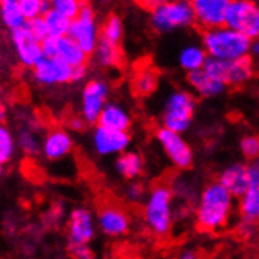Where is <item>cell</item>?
Listing matches in <instances>:
<instances>
[{"label":"cell","instance_id":"cell-1","mask_svg":"<svg viewBox=\"0 0 259 259\" xmlns=\"http://www.w3.org/2000/svg\"><path fill=\"white\" fill-rule=\"evenodd\" d=\"M234 196L219 181L207 184L198 198L196 225L200 230L214 233L226 226L233 214Z\"/></svg>","mask_w":259,"mask_h":259},{"label":"cell","instance_id":"cell-2","mask_svg":"<svg viewBox=\"0 0 259 259\" xmlns=\"http://www.w3.org/2000/svg\"><path fill=\"white\" fill-rule=\"evenodd\" d=\"M201 41L207 57L219 62H234L243 57H250L253 42L226 25L214 30H204Z\"/></svg>","mask_w":259,"mask_h":259},{"label":"cell","instance_id":"cell-3","mask_svg":"<svg viewBox=\"0 0 259 259\" xmlns=\"http://www.w3.org/2000/svg\"><path fill=\"white\" fill-rule=\"evenodd\" d=\"M143 219L151 233L166 236L173 225V190L157 184L148 193L143 204Z\"/></svg>","mask_w":259,"mask_h":259},{"label":"cell","instance_id":"cell-4","mask_svg":"<svg viewBox=\"0 0 259 259\" xmlns=\"http://www.w3.org/2000/svg\"><path fill=\"white\" fill-rule=\"evenodd\" d=\"M149 22L160 33L187 28L195 24L192 2H159L151 8Z\"/></svg>","mask_w":259,"mask_h":259},{"label":"cell","instance_id":"cell-5","mask_svg":"<svg viewBox=\"0 0 259 259\" xmlns=\"http://www.w3.org/2000/svg\"><path fill=\"white\" fill-rule=\"evenodd\" d=\"M196 109V99L186 90H176L168 95L163 105V127L176 134H184L190 124Z\"/></svg>","mask_w":259,"mask_h":259},{"label":"cell","instance_id":"cell-6","mask_svg":"<svg viewBox=\"0 0 259 259\" xmlns=\"http://www.w3.org/2000/svg\"><path fill=\"white\" fill-rule=\"evenodd\" d=\"M68 36L77 42L79 48L87 54H95L96 48L101 41V28L96 19V11L95 8L83 4L79 16L74 21H71V28Z\"/></svg>","mask_w":259,"mask_h":259},{"label":"cell","instance_id":"cell-7","mask_svg":"<svg viewBox=\"0 0 259 259\" xmlns=\"http://www.w3.org/2000/svg\"><path fill=\"white\" fill-rule=\"evenodd\" d=\"M225 25L251 41H259V5L250 0L230 2Z\"/></svg>","mask_w":259,"mask_h":259},{"label":"cell","instance_id":"cell-8","mask_svg":"<svg viewBox=\"0 0 259 259\" xmlns=\"http://www.w3.org/2000/svg\"><path fill=\"white\" fill-rule=\"evenodd\" d=\"M109 85L101 79H91L83 85L80 95V118L87 124H98L102 110L109 104Z\"/></svg>","mask_w":259,"mask_h":259},{"label":"cell","instance_id":"cell-9","mask_svg":"<svg viewBox=\"0 0 259 259\" xmlns=\"http://www.w3.org/2000/svg\"><path fill=\"white\" fill-rule=\"evenodd\" d=\"M156 140L176 168L186 170L193 163V151L181 134H176L162 126L156 131Z\"/></svg>","mask_w":259,"mask_h":259},{"label":"cell","instance_id":"cell-10","mask_svg":"<svg viewBox=\"0 0 259 259\" xmlns=\"http://www.w3.org/2000/svg\"><path fill=\"white\" fill-rule=\"evenodd\" d=\"M10 41H11L13 51L18 58V62L25 68L33 69L41 62V58L44 57L42 41L38 39L32 32H30L27 25L21 30H16V32H11Z\"/></svg>","mask_w":259,"mask_h":259},{"label":"cell","instance_id":"cell-11","mask_svg":"<svg viewBox=\"0 0 259 259\" xmlns=\"http://www.w3.org/2000/svg\"><path fill=\"white\" fill-rule=\"evenodd\" d=\"M72 71L74 68L62 60L42 57L41 62L32 69V79L41 87H60L72 83Z\"/></svg>","mask_w":259,"mask_h":259},{"label":"cell","instance_id":"cell-12","mask_svg":"<svg viewBox=\"0 0 259 259\" xmlns=\"http://www.w3.org/2000/svg\"><path fill=\"white\" fill-rule=\"evenodd\" d=\"M96 220L87 207H75L68 217V245H88L96 234Z\"/></svg>","mask_w":259,"mask_h":259},{"label":"cell","instance_id":"cell-13","mask_svg":"<svg viewBox=\"0 0 259 259\" xmlns=\"http://www.w3.org/2000/svg\"><path fill=\"white\" fill-rule=\"evenodd\" d=\"M42 52L44 57L58 58L69 65L71 68L87 66L88 55L79 48L77 42L72 41L69 36L62 38H46L42 41Z\"/></svg>","mask_w":259,"mask_h":259},{"label":"cell","instance_id":"cell-14","mask_svg":"<svg viewBox=\"0 0 259 259\" xmlns=\"http://www.w3.org/2000/svg\"><path fill=\"white\" fill-rule=\"evenodd\" d=\"M204 68L219 74L226 85H242L251 79L253 60L251 57H243L234 62H219L214 58H207Z\"/></svg>","mask_w":259,"mask_h":259},{"label":"cell","instance_id":"cell-15","mask_svg":"<svg viewBox=\"0 0 259 259\" xmlns=\"http://www.w3.org/2000/svg\"><path fill=\"white\" fill-rule=\"evenodd\" d=\"M230 0H193L192 8L195 22L206 30H214L226 24V13Z\"/></svg>","mask_w":259,"mask_h":259},{"label":"cell","instance_id":"cell-16","mask_svg":"<svg viewBox=\"0 0 259 259\" xmlns=\"http://www.w3.org/2000/svg\"><path fill=\"white\" fill-rule=\"evenodd\" d=\"M91 143H93L95 151L102 157L119 156L126 152L127 146L131 145V135L129 132H118L96 126L91 135Z\"/></svg>","mask_w":259,"mask_h":259},{"label":"cell","instance_id":"cell-17","mask_svg":"<svg viewBox=\"0 0 259 259\" xmlns=\"http://www.w3.org/2000/svg\"><path fill=\"white\" fill-rule=\"evenodd\" d=\"M74 149L72 135L63 127H54L46 132L41 142V154L49 162H57L68 157Z\"/></svg>","mask_w":259,"mask_h":259},{"label":"cell","instance_id":"cell-18","mask_svg":"<svg viewBox=\"0 0 259 259\" xmlns=\"http://www.w3.org/2000/svg\"><path fill=\"white\" fill-rule=\"evenodd\" d=\"M96 223L102 234H105L107 237H121L131 228V220L129 215L126 214V210L116 204L102 206L98 212Z\"/></svg>","mask_w":259,"mask_h":259},{"label":"cell","instance_id":"cell-19","mask_svg":"<svg viewBox=\"0 0 259 259\" xmlns=\"http://www.w3.org/2000/svg\"><path fill=\"white\" fill-rule=\"evenodd\" d=\"M220 184L236 198H242L251 189V179L248 165L245 163H233L220 173Z\"/></svg>","mask_w":259,"mask_h":259},{"label":"cell","instance_id":"cell-20","mask_svg":"<svg viewBox=\"0 0 259 259\" xmlns=\"http://www.w3.org/2000/svg\"><path fill=\"white\" fill-rule=\"evenodd\" d=\"M187 82L192 87L195 93L203 98H215L220 96L226 90V82L220 77L219 74L212 72L206 68L192 72L187 75Z\"/></svg>","mask_w":259,"mask_h":259},{"label":"cell","instance_id":"cell-21","mask_svg":"<svg viewBox=\"0 0 259 259\" xmlns=\"http://www.w3.org/2000/svg\"><path fill=\"white\" fill-rule=\"evenodd\" d=\"M131 124H132V118L129 112L123 105L116 102H109L105 105V109L102 110L98 121V126L118 132H127Z\"/></svg>","mask_w":259,"mask_h":259},{"label":"cell","instance_id":"cell-22","mask_svg":"<svg viewBox=\"0 0 259 259\" xmlns=\"http://www.w3.org/2000/svg\"><path fill=\"white\" fill-rule=\"evenodd\" d=\"M0 22L10 33L27 25V19L19 7V0H0Z\"/></svg>","mask_w":259,"mask_h":259},{"label":"cell","instance_id":"cell-23","mask_svg":"<svg viewBox=\"0 0 259 259\" xmlns=\"http://www.w3.org/2000/svg\"><path fill=\"white\" fill-rule=\"evenodd\" d=\"M145 162L143 157L135 151H126L119 154L115 160V170L119 176L126 179H135L143 173Z\"/></svg>","mask_w":259,"mask_h":259},{"label":"cell","instance_id":"cell-24","mask_svg":"<svg viewBox=\"0 0 259 259\" xmlns=\"http://www.w3.org/2000/svg\"><path fill=\"white\" fill-rule=\"evenodd\" d=\"M207 58L209 57H207L206 51L203 49V46L189 44L179 52L178 62H179V66L182 69L187 71L189 74H192V72L203 69L206 62H207Z\"/></svg>","mask_w":259,"mask_h":259},{"label":"cell","instance_id":"cell-25","mask_svg":"<svg viewBox=\"0 0 259 259\" xmlns=\"http://www.w3.org/2000/svg\"><path fill=\"white\" fill-rule=\"evenodd\" d=\"M239 214L243 223L256 225L259 222V190L250 189L240 198Z\"/></svg>","mask_w":259,"mask_h":259},{"label":"cell","instance_id":"cell-26","mask_svg":"<svg viewBox=\"0 0 259 259\" xmlns=\"http://www.w3.org/2000/svg\"><path fill=\"white\" fill-rule=\"evenodd\" d=\"M18 140L13 131L7 126H0V166H5L18 154Z\"/></svg>","mask_w":259,"mask_h":259},{"label":"cell","instance_id":"cell-27","mask_svg":"<svg viewBox=\"0 0 259 259\" xmlns=\"http://www.w3.org/2000/svg\"><path fill=\"white\" fill-rule=\"evenodd\" d=\"M42 19H44L46 28H48V33L51 38L68 36L69 28H71V21L66 19L65 16H62L58 11H55L54 8H49L44 13Z\"/></svg>","mask_w":259,"mask_h":259},{"label":"cell","instance_id":"cell-28","mask_svg":"<svg viewBox=\"0 0 259 259\" xmlns=\"http://www.w3.org/2000/svg\"><path fill=\"white\" fill-rule=\"evenodd\" d=\"M16 140H18V149L25 156H36L38 152H41V142L39 140V135L36 134L35 129L32 127H21L18 135H16Z\"/></svg>","mask_w":259,"mask_h":259},{"label":"cell","instance_id":"cell-29","mask_svg":"<svg viewBox=\"0 0 259 259\" xmlns=\"http://www.w3.org/2000/svg\"><path fill=\"white\" fill-rule=\"evenodd\" d=\"M123 36H124L123 21H121V18L116 16V14H110L101 27V41L113 44V46H119Z\"/></svg>","mask_w":259,"mask_h":259},{"label":"cell","instance_id":"cell-30","mask_svg":"<svg viewBox=\"0 0 259 259\" xmlns=\"http://www.w3.org/2000/svg\"><path fill=\"white\" fill-rule=\"evenodd\" d=\"M95 58H96V62L104 68H112V66L119 65V62H121L119 46H113L109 42L99 41V46L95 51Z\"/></svg>","mask_w":259,"mask_h":259},{"label":"cell","instance_id":"cell-31","mask_svg":"<svg viewBox=\"0 0 259 259\" xmlns=\"http://www.w3.org/2000/svg\"><path fill=\"white\" fill-rule=\"evenodd\" d=\"M19 7H21L24 18L28 22V21L42 18L44 13L51 8V2H46V0H19Z\"/></svg>","mask_w":259,"mask_h":259},{"label":"cell","instance_id":"cell-32","mask_svg":"<svg viewBox=\"0 0 259 259\" xmlns=\"http://www.w3.org/2000/svg\"><path fill=\"white\" fill-rule=\"evenodd\" d=\"M157 72L154 69H142L137 74L134 87L137 90V93L140 95H149L156 90L157 87Z\"/></svg>","mask_w":259,"mask_h":259},{"label":"cell","instance_id":"cell-33","mask_svg":"<svg viewBox=\"0 0 259 259\" xmlns=\"http://www.w3.org/2000/svg\"><path fill=\"white\" fill-rule=\"evenodd\" d=\"M83 4L79 2V0H52L51 2V8L58 11L62 16H65L69 21H74L79 16Z\"/></svg>","mask_w":259,"mask_h":259},{"label":"cell","instance_id":"cell-34","mask_svg":"<svg viewBox=\"0 0 259 259\" xmlns=\"http://www.w3.org/2000/svg\"><path fill=\"white\" fill-rule=\"evenodd\" d=\"M240 152L243 154V157L253 160L259 159V134H250L242 137V140L239 143Z\"/></svg>","mask_w":259,"mask_h":259},{"label":"cell","instance_id":"cell-35","mask_svg":"<svg viewBox=\"0 0 259 259\" xmlns=\"http://www.w3.org/2000/svg\"><path fill=\"white\" fill-rule=\"evenodd\" d=\"M27 28L32 32L38 39L44 41L46 38H49V33H48V28H46V24H44V19L42 18H38V19H33V21H28L27 22Z\"/></svg>","mask_w":259,"mask_h":259},{"label":"cell","instance_id":"cell-36","mask_svg":"<svg viewBox=\"0 0 259 259\" xmlns=\"http://www.w3.org/2000/svg\"><path fill=\"white\" fill-rule=\"evenodd\" d=\"M69 253L74 259H95V253L88 245H74L69 247Z\"/></svg>","mask_w":259,"mask_h":259},{"label":"cell","instance_id":"cell-37","mask_svg":"<svg viewBox=\"0 0 259 259\" xmlns=\"http://www.w3.org/2000/svg\"><path fill=\"white\" fill-rule=\"evenodd\" d=\"M143 195H145V190L139 182H132V184H129L126 189V196L129 201H139V200H142Z\"/></svg>","mask_w":259,"mask_h":259},{"label":"cell","instance_id":"cell-38","mask_svg":"<svg viewBox=\"0 0 259 259\" xmlns=\"http://www.w3.org/2000/svg\"><path fill=\"white\" fill-rule=\"evenodd\" d=\"M248 171H250V179H251V189L259 190V159L253 160L248 165Z\"/></svg>","mask_w":259,"mask_h":259},{"label":"cell","instance_id":"cell-39","mask_svg":"<svg viewBox=\"0 0 259 259\" xmlns=\"http://www.w3.org/2000/svg\"><path fill=\"white\" fill-rule=\"evenodd\" d=\"M87 77V66L74 68L72 71V82H82Z\"/></svg>","mask_w":259,"mask_h":259},{"label":"cell","instance_id":"cell-40","mask_svg":"<svg viewBox=\"0 0 259 259\" xmlns=\"http://www.w3.org/2000/svg\"><path fill=\"white\" fill-rule=\"evenodd\" d=\"M7 116H8V107H7L5 101H4L2 98H0V126L5 124Z\"/></svg>","mask_w":259,"mask_h":259},{"label":"cell","instance_id":"cell-41","mask_svg":"<svg viewBox=\"0 0 259 259\" xmlns=\"http://www.w3.org/2000/svg\"><path fill=\"white\" fill-rule=\"evenodd\" d=\"M69 124H71V127H72L74 131H82V129L85 127L87 123H85V121H83L82 118H72Z\"/></svg>","mask_w":259,"mask_h":259},{"label":"cell","instance_id":"cell-42","mask_svg":"<svg viewBox=\"0 0 259 259\" xmlns=\"http://www.w3.org/2000/svg\"><path fill=\"white\" fill-rule=\"evenodd\" d=\"M176 259H201V257L198 256V253H195L192 250H186V251H182Z\"/></svg>","mask_w":259,"mask_h":259},{"label":"cell","instance_id":"cell-43","mask_svg":"<svg viewBox=\"0 0 259 259\" xmlns=\"http://www.w3.org/2000/svg\"><path fill=\"white\" fill-rule=\"evenodd\" d=\"M250 54H259V41H253L251 42V51Z\"/></svg>","mask_w":259,"mask_h":259},{"label":"cell","instance_id":"cell-44","mask_svg":"<svg viewBox=\"0 0 259 259\" xmlns=\"http://www.w3.org/2000/svg\"><path fill=\"white\" fill-rule=\"evenodd\" d=\"M2 176H4V166H0V179H2Z\"/></svg>","mask_w":259,"mask_h":259}]
</instances>
